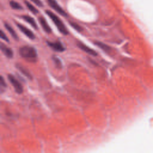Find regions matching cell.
Wrapping results in <instances>:
<instances>
[{"label": "cell", "mask_w": 153, "mask_h": 153, "mask_svg": "<svg viewBox=\"0 0 153 153\" xmlns=\"http://www.w3.org/2000/svg\"><path fill=\"white\" fill-rule=\"evenodd\" d=\"M19 54L22 58L32 62L35 61L37 58V52L35 48L29 45L20 48Z\"/></svg>", "instance_id": "cell-1"}, {"label": "cell", "mask_w": 153, "mask_h": 153, "mask_svg": "<svg viewBox=\"0 0 153 153\" xmlns=\"http://www.w3.org/2000/svg\"><path fill=\"white\" fill-rule=\"evenodd\" d=\"M45 13L49 16V17L53 21V22L54 23V24L56 25V28L58 29L59 31L65 35H66L68 34V31L66 29L65 25H64V23L62 22V21L61 20V19L58 17L55 13H53V12H52L50 10H45Z\"/></svg>", "instance_id": "cell-2"}, {"label": "cell", "mask_w": 153, "mask_h": 153, "mask_svg": "<svg viewBox=\"0 0 153 153\" xmlns=\"http://www.w3.org/2000/svg\"><path fill=\"white\" fill-rule=\"evenodd\" d=\"M8 79L9 82L11 83L12 85L13 86L16 92L18 94H21L23 92V86L20 84V83L14 77L12 74L8 75Z\"/></svg>", "instance_id": "cell-3"}, {"label": "cell", "mask_w": 153, "mask_h": 153, "mask_svg": "<svg viewBox=\"0 0 153 153\" xmlns=\"http://www.w3.org/2000/svg\"><path fill=\"white\" fill-rule=\"evenodd\" d=\"M49 6L54 9L56 12L59 13L61 15L64 16L65 17H68L66 13L62 9V7L59 5L56 0H47Z\"/></svg>", "instance_id": "cell-4"}, {"label": "cell", "mask_w": 153, "mask_h": 153, "mask_svg": "<svg viewBox=\"0 0 153 153\" xmlns=\"http://www.w3.org/2000/svg\"><path fill=\"white\" fill-rule=\"evenodd\" d=\"M16 25L17 28L21 31V32L23 33L28 38H29L31 40H34L35 38V34L26 27L23 26V25L19 23H16Z\"/></svg>", "instance_id": "cell-5"}, {"label": "cell", "mask_w": 153, "mask_h": 153, "mask_svg": "<svg viewBox=\"0 0 153 153\" xmlns=\"http://www.w3.org/2000/svg\"><path fill=\"white\" fill-rule=\"evenodd\" d=\"M48 45L53 49L56 52H64L65 48L63 45V44L60 41H56V42H47Z\"/></svg>", "instance_id": "cell-6"}, {"label": "cell", "mask_w": 153, "mask_h": 153, "mask_svg": "<svg viewBox=\"0 0 153 153\" xmlns=\"http://www.w3.org/2000/svg\"><path fill=\"white\" fill-rule=\"evenodd\" d=\"M77 46L80 48H81L82 50H83L84 52H85L86 53H87L90 55H92L94 56H96L97 55V52H96L94 50L89 47L88 46H87L86 45H85L84 44H83V43H82L80 41H77Z\"/></svg>", "instance_id": "cell-7"}, {"label": "cell", "mask_w": 153, "mask_h": 153, "mask_svg": "<svg viewBox=\"0 0 153 153\" xmlns=\"http://www.w3.org/2000/svg\"><path fill=\"white\" fill-rule=\"evenodd\" d=\"M38 20H39V22H40V25H41L43 29L44 30V31L46 33L50 34L51 32H52V29H51V28L49 27V25L47 23L45 19L43 17L40 16L38 18Z\"/></svg>", "instance_id": "cell-8"}, {"label": "cell", "mask_w": 153, "mask_h": 153, "mask_svg": "<svg viewBox=\"0 0 153 153\" xmlns=\"http://www.w3.org/2000/svg\"><path fill=\"white\" fill-rule=\"evenodd\" d=\"M0 47H1V50L2 52H3V53L9 58H13V52L12 50L7 47L6 45H4L3 43H1V46H0Z\"/></svg>", "instance_id": "cell-9"}, {"label": "cell", "mask_w": 153, "mask_h": 153, "mask_svg": "<svg viewBox=\"0 0 153 153\" xmlns=\"http://www.w3.org/2000/svg\"><path fill=\"white\" fill-rule=\"evenodd\" d=\"M22 18L26 21L27 23L30 24L34 29L38 30L37 24L32 17H31V16H28V15H23V16H22Z\"/></svg>", "instance_id": "cell-10"}, {"label": "cell", "mask_w": 153, "mask_h": 153, "mask_svg": "<svg viewBox=\"0 0 153 153\" xmlns=\"http://www.w3.org/2000/svg\"><path fill=\"white\" fill-rule=\"evenodd\" d=\"M4 27L6 28V30L9 31V32L10 34V35H12V37L16 40H18L19 38L17 36V33L15 32V31L13 29V28L10 26L9 24H8L7 23H4Z\"/></svg>", "instance_id": "cell-11"}, {"label": "cell", "mask_w": 153, "mask_h": 153, "mask_svg": "<svg viewBox=\"0 0 153 153\" xmlns=\"http://www.w3.org/2000/svg\"><path fill=\"white\" fill-rule=\"evenodd\" d=\"M16 68H17L19 69V71H20L25 76H26L28 79H29L30 80H32V76H31V74L30 73V72H28V71H27V69H25V68H23L22 66H21L20 65H19V64H17V65H16Z\"/></svg>", "instance_id": "cell-12"}, {"label": "cell", "mask_w": 153, "mask_h": 153, "mask_svg": "<svg viewBox=\"0 0 153 153\" xmlns=\"http://www.w3.org/2000/svg\"><path fill=\"white\" fill-rule=\"evenodd\" d=\"M94 44L96 45H97L98 47L101 48L102 50H103L104 52H110V50H111L110 47H109L108 45H107V44H105L103 43H101L100 41H95Z\"/></svg>", "instance_id": "cell-13"}, {"label": "cell", "mask_w": 153, "mask_h": 153, "mask_svg": "<svg viewBox=\"0 0 153 153\" xmlns=\"http://www.w3.org/2000/svg\"><path fill=\"white\" fill-rule=\"evenodd\" d=\"M24 2H25V5H26L27 7H28V9L33 14H37L38 13V12H39L38 10L35 7H34V6H32L30 3H29V2L27 1H26V0H25Z\"/></svg>", "instance_id": "cell-14"}, {"label": "cell", "mask_w": 153, "mask_h": 153, "mask_svg": "<svg viewBox=\"0 0 153 153\" xmlns=\"http://www.w3.org/2000/svg\"><path fill=\"white\" fill-rule=\"evenodd\" d=\"M10 5L11 7L14 10H22L23 9V7L20 4H19L18 3H17L15 1H13V0H12V1H10Z\"/></svg>", "instance_id": "cell-15"}, {"label": "cell", "mask_w": 153, "mask_h": 153, "mask_svg": "<svg viewBox=\"0 0 153 153\" xmlns=\"http://www.w3.org/2000/svg\"><path fill=\"white\" fill-rule=\"evenodd\" d=\"M69 24L75 30L77 31L78 32H82L83 31V28L82 27H80L79 25H78L77 23H76L74 22H69Z\"/></svg>", "instance_id": "cell-16"}, {"label": "cell", "mask_w": 153, "mask_h": 153, "mask_svg": "<svg viewBox=\"0 0 153 153\" xmlns=\"http://www.w3.org/2000/svg\"><path fill=\"white\" fill-rule=\"evenodd\" d=\"M53 61H54V62H55V65H56V66L58 68H62V62L59 58H58L57 57L53 56Z\"/></svg>", "instance_id": "cell-17"}, {"label": "cell", "mask_w": 153, "mask_h": 153, "mask_svg": "<svg viewBox=\"0 0 153 153\" xmlns=\"http://www.w3.org/2000/svg\"><path fill=\"white\" fill-rule=\"evenodd\" d=\"M0 86H1V92H3V88L5 89V87H6L7 85L6 84V82L4 80V78L3 77V76H1V79H0Z\"/></svg>", "instance_id": "cell-18"}, {"label": "cell", "mask_w": 153, "mask_h": 153, "mask_svg": "<svg viewBox=\"0 0 153 153\" xmlns=\"http://www.w3.org/2000/svg\"><path fill=\"white\" fill-rule=\"evenodd\" d=\"M0 36H1V38L3 39V40H5L6 41H7V43H9V38H7V37L6 36V35L5 34V33L3 32V31H2V30H1V32H0Z\"/></svg>", "instance_id": "cell-19"}, {"label": "cell", "mask_w": 153, "mask_h": 153, "mask_svg": "<svg viewBox=\"0 0 153 153\" xmlns=\"http://www.w3.org/2000/svg\"><path fill=\"white\" fill-rule=\"evenodd\" d=\"M31 1H32L33 3H34L38 7H42L43 6V4L41 0H31Z\"/></svg>", "instance_id": "cell-20"}]
</instances>
